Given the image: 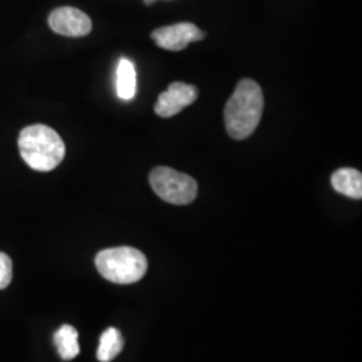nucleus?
Segmentation results:
<instances>
[{"instance_id":"f257e3e1","label":"nucleus","mask_w":362,"mask_h":362,"mask_svg":"<svg viewBox=\"0 0 362 362\" xmlns=\"http://www.w3.org/2000/svg\"><path fill=\"white\" fill-rule=\"evenodd\" d=\"M264 106L263 91L250 78L242 79L224 109L226 129L233 140H245L258 128Z\"/></svg>"},{"instance_id":"f03ea898","label":"nucleus","mask_w":362,"mask_h":362,"mask_svg":"<svg viewBox=\"0 0 362 362\" xmlns=\"http://www.w3.org/2000/svg\"><path fill=\"white\" fill-rule=\"evenodd\" d=\"M19 151L27 165L39 172L57 168L64 160L66 146L55 130L37 124L27 127L19 134Z\"/></svg>"},{"instance_id":"7ed1b4c3","label":"nucleus","mask_w":362,"mask_h":362,"mask_svg":"<svg viewBox=\"0 0 362 362\" xmlns=\"http://www.w3.org/2000/svg\"><path fill=\"white\" fill-rule=\"evenodd\" d=\"M95 266L105 279L117 285H132L143 279L148 260L137 248L116 247L98 252Z\"/></svg>"},{"instance_id":"20e7f679","label":"nucleus","mask_w":362,"mask_h":362,"mask_svg":"<svg viewBox=\"0 0 362 362\" xmlns=\"http://www.w3.org/2000/svg\"><path fill=\"white\" fill-rule=\"evenodd\" d=\"M156 194L175 206L191 204L197 196V182L194 177L168 167H157L149 175Z\"/></svg>"},{"instance_id":"39448f33","label":"nucleus","mask_w":362,"mask_h":362,"mask_svg":"<svg viewBox=\"0 0 362 362\" xmlns=\"http://www.w3.org/2000/svg\"><path fill=\"white\" fill-rule=\"evenodd\" d=\"M206 34L192 23H177L172 26L160 27L152 33L156 45L168 52H181L189 43L203 40Z\"/></svg>"},{"instance_id":"423d86ee","label":"nucleus","mask_w":362,"mask_h":362,"mask_svg":"<svg viewBox=\"0 0 362 362\" xmlns=\"http://www.w3.org/2000/svg\"><path fill=\"white\" fill-rule=\"evenodd\" d=\"M49 25L54 33L71 38L85 37L91 31L90 18L74 7L54 10L49 16Z\"/></svg>"},{"instance_id":"0eeeda50","label":"nucleus","mask_w":362,"mask_h":362,"mask_svg":"<svg viewBox=\"0 0 362 362\" xmlns=\"http://www.w3.org/2000/svg\"><path fill=\"white\" fill-rule=\"evenodd\" d=\"M197 89L194 85L173 82L169 85L168 90L161 93L155 105V112L157 116H176L182 109L194 104L197 98Z\"/></svg>"},{"instance_id":"6e6552de","label":"nucleus","mask_w":362,"mask_h":362,"mask_svg":"<svg viewBox=\"0 0 362 362\" xmlns=\"http://www.w3.org/2000/svg\"><path fill=\"white\" fill-rule=\"evenodd\" d=\"M332 185L338 194L358 200L362 197V175L357 169H338L332 176Z\"/></svg>"},{"instance_id":"1a4fd4ad","label":"nucleus","mask_w":362,"mask_h":362,"mask_svg":"<svg viewBox=\"0 0 362 362\" xmlns=\"http://www.w3.org/2000/svg\"><path fill=\"white\" fill-rule=\"evenodd\" d=\"M137 78L133 62L122 58L117 66V94L121 100L130 101L136 94Z\"/></svg>"},{"instance_id":"9d476101","label":"nucleus","mask_w":362,"mask_h":362,"mask_svg":"<svg viewBox=\"0 0 362 362\" xmlns=\"http://www.w3.org/2000/svg\"><path fill=\"white\" fill-rule=\"evenodd\" d=\"M54 344L62 360L70 361L74 360L79 354L78 344V332L70 325H64L54 334Z\"/></svg>"},{"instance_id":"9b49d317","label":"nucleus","mask_w":362,"mask_h":362,"mask_svg":"<svg viewBox=\"0 0 362 362\" xmlns=\"http://www.w3.org/2000/svg\"><path fill=\"white\" fill-rule=\"evenodd\" d=\"M124 348V339L121 333L115 329H106L100 338V346L97 350V358L101 362H110L115 360Z\"/></svg>"},{"instance_id":"f8f14e48","label":"nucleus","mask_w":362,"mask_h":362,"mask_svg":"<svg viewBox=\"0 0 362 362\" xmlns=\"http://www.w3.org/2000/svg\"><path fill=\"white\" fill-rule=\"evenodd\" d=\"M13 281V262L4 252H0V290L6 288Z\"/></svg>"},{"instance_id":"ddd939ff","label":"nucleus","mask_w":362,"mask_h":362,"mask_svg":"<svg viewBox=\"0 0 362 362\" xmlns=\"http://www.w3.org/2000/svg\"><path fill=\"white\" fill-rule=\"evenodd\" d=\"M156 0H145V4H148V6H151V4H153Z\"/></svg>"}]
</instances>
